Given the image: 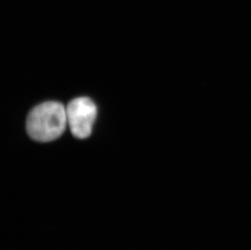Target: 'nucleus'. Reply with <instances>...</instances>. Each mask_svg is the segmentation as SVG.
Listing matches in <instances>:
<instances>
[{"label": "nucleus", "mask_w": 251, "mask_h": 250, "mask_svg": "<svg viewBox=\"0 0 251 250\" xmlns=\"http://www.w3.org/2000/svg\"><path fill=\"white\" fill-rule=\"evenodd\" d=\"M67 120L74 137L84 139L92 132L97 107L88 98H77L72 100L67 106Z\"/></svg>", "instance_id": "2"}, {"label": "nucleus", "mask_w": 251, "mask_h": 250, "mask_svg": "<svg viewBox=\"0 0 251 250\" xmlns=\"http://www.w3.org/2000/svg\"><path fill=\"white\" fill-rule=\"evenodd\" d=\"M66 109L57 101H46L28 114L27 131L38 142H51L61 136L66 127Z\"/></svg>", "instance_id": "1"}]
</instances>
